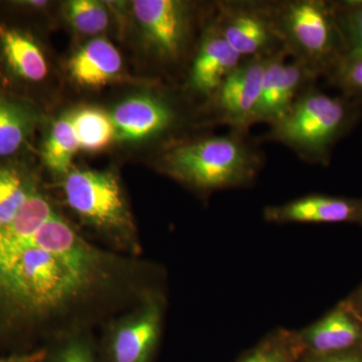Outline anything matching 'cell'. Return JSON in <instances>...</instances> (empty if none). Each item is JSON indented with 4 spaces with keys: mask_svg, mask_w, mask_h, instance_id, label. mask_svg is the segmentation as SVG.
Segmentation results:
<instances>
[{
    "mask_svg": "<svg viewBox=\"0 0 362 362\" xmlns=\"http://www.w3.org/2000/svg\"><path fill=\"white\" fill-rule=\"evenodd\" d=\"M169 177L202 195L252 187L265 156L250 131L230 130L169 147L158 162Z\"/></svg>",
    "mask_w": 362,
    "mask_h": 362,
    "instance_id": "6da1fadb",
    "label": "cell"
},
{
    "mask_svg": "<svg viewBox=\"0 0 362 362\" xmlns=\"http://www.w3.org/2000/svg\"><path fill=\"white\" fill-rule=\"evenodd\" d=\"M359 115L361 102L329 96L313 85L262 139L284 145L305 162L327 166L335 144L354 127Z\"/></svg>",
    "mask_w": 362,
    "mask_h": 362,
    "instance_id": "7a4b0ae2",
    "label": "cell"
},
{
    "mask_svg": "<svg viewBox=\"0 0 362 362\" xmlns=\"http://www.w3.org/2000/svg\"><path fill=\"white\" fill-rule=\"evenodd\" d=\"M62 188L66 206L103 240L105 247L119 254L141 257L137 228L115 173L71 169L64 176Z\"/></svg>",
    "mask_w": 362,
    "mask_h": 362,
    "instance_id": "3957f363",
    "label": "cell"
},
{
    "mask_svg": "<svg viewBox=\"0 0 362 362\" xmlns=\"http://www.w3.org/2000/svg\"><path fill=\"white\" fill-rule=\"evenodd\" d=\"M274 6L288 58L316 80L329 77L345 54L333 1L275 0Z\"/></svg>",
    "mask_w": 362,
    "mask_h": 362,
    "instance_id": "277c9868",
    "label": "cell"
},
{
    "mask_svg": "<svg viewBox=\"0 0 362 362\" xmlns=\"http://www.w3.org/2000/svg\"><path fill=\"white\" fill-rule=\"evenodd\" d=\"M164 287L156 288L135 304L102 324L97 337L100 362H153L165 319Z\"/></svg>",
    "mask_w": 362,
    "mask_h": 362,
    "instance_id": "5b68a950",
    "label": "cell"
},
{
    "mask_svg": "<svg viewBox=\"0 0 362 362\" xmlns=\"http://www.w3.org/2000/svg\"><path fill=\"white\" fill-rule=\"evenodd\" d=\"M213 18L243 59H268L286 52L274 1L223 0L214 4Z\"/></svg>",
    "mask_w": 362,
    "mask_h": 362,
    "instance_id": "8992f818",
    "label": "cell"
},
{
    "mask_svg": "<svg viewBox=\"0 0 362 362\" xmlns=\"http://www.w3.org/2000/svg\"><path fill=\"white\" fill-rule=\"evenodd\" d=\"M133 13L145 42L164 63H176L192 37L194 11L180 0H136Z\"/></svg>",
    "mask_w": 362,
    "mask_h": 362,
    "instance_id": "52a82bcc",
    "label": "cell"
},
{
    "mask_svg": "<svg viewBox=\"0 0 362 362\" xmlns=\"http://www.w3.org/2000/svg\"><path fill=\"white\" fill-rule=\"evenodd\" d=\"M269 59H244L226 78L206 103L213 124L250 131Z\"/></svg>",
    "mask_w": 362,
    "mask_h": 362,
    "instance_id": "ba28073f",
    "label": "cell"
},
{
    "mask_svg": "<svg viewBox=\"0 0 362 362\" xmlns=\"http://www.w3.org/2000/svg\"><path fill=\"white\" fill-rule=\"evenodd\" d=\"M288 59L286 52L269 59L252 114V125L266 123L271 126L278 122L300 95L315 85L316 78L299 63L293 59L288 62Z\"/></svg>",
    "mask_w": 362,
    "mask_h": 362,
    "instance_id": "9c48e42d",
    "label": "cell"
},
{
    "mask_svg": "<svg viewBox=\"0 0 362 362\" xmlns=\"http://www.w3.org/2000/svg\"><path fill=\"white\" fill-rule=\"evenodd\" d=\"M111 118L117 140L140 142L168 134L177 125L180 114L168 98L147 93L117 105Z\"/></svg>",
    "mask_w": 362,
    "mask_h": 362,
    "instance_id": "30bf717a",
    "label": "cell"
},
{
    "mask_svg": "<svg viewBox=\"0 0 362 362\" xmlns=\"http://www.w3.org/2000/svg\"><path fill=\"white\" fill-rule=\"evenodd\" d=\"M243 59L223 37L211 14L204 26L201 40L190 63L187 83L188 90L204 99L206 104Z\"/></svg>",
    "mask_w": 362,
    "mask_h": 362,
    "instance_id": "8fae6325",
    "label": "cell"
},
{
    "mask_svg": "<svg viewBox=\"0 0 362 362\" xmlns=\"http://www.w3.org/2000/svg\"><path fill=\"white\" fill-rule=\"evenodd\" d=\"M267 223H354L362 226V197L308 194L264 209Z\"/></svg>",
    "mask_w": 362,
    "mask_h": 362,
    "instance_id": "7c38bea8",
    "label": "cell"
},
{
    "mask_svg": "<svg viewBox=\"0 0 362 362\" xmlns=\"http://www.w3.org/2000/svg\"><path fill=\"white\" fill-rule=\"evenodd\" d=\"M296 332L305 354L322 356L362 349V318L346 300Z\"/></svg>",
    "mask_w": 362,
    "mask_h": 362,
    "instance_id": "4fadbf2b",
    "label": "cell"
},
{
    "mask_svg": "<svg viewBox=\"0 0 362 362\" xmlns=\"http://www.w3.org/2000/svg\"><path fill=\"white\" fill-rule=\"evenodd\" d=\"M123 68L120 52L109 40L98 37L87 42L70 59L74 81L88 88L102 87L118 77Z\"/></svg>",
    "mask_w": 362,
    "mask_h": 362,
    "instance_id": "5bb4252c",
    "label": "cell"
},
{
    "mask_svg": "<svg viewBox=\"0 0 362 362\" xmlns=\"http://www.w3.org/2000/svg\"><path fill=\"white\" fill-rule=\"evenodd\" d=\"M7 63L20 77L40 82L47 75V65L37 45L18 30H4L0 35Z\"/></svg>",
    "mask_w": 362,
    "mask_h": 362,
    "instance_id": "9a60e30c",
    "label": "cell"
},
{
    "mask_svg": "<svg viewBox=\"0 0 362 362\" xmlns=\"http://www.w3.org/2000/svg\"><path fill=\"white\" fill-rule=\"evenodd\" d=\"M80 149L98 152L110 146L116 139L111 115L96 107H82L68 115Z\"/></svg>",
    "mask_w": 362,
    "mask_h": 362,
    "instance_id": "2e32d148",
    "label": "cell"
},
{
    "mask_svg": "<svg viewBox=\"0 0 362 362\" xmlns=\"http://www.w3.org/2000/svg\"><path fill=\"white\" fill-rule=\"evenodd\" d=\"M80 150L77 137L68 115L62 117L52 125L42 150L45 166L54 175L64 177L71 170V161Z\"/></svg>",
    "mask_w": 362,
    "mask_h": 362,
    "instance_id": "e0dca14e",
    "label": "cell"
},
{
    "mask_svg": "<svg viewBox=\"0 0 362 362\" xmlns=\"http://www.w3.org/2000/svg\"><path fill=\"white\" fill-rule=\"evenodd\" d=\"M304 349L296 330L272 331L238 362H300Z\"/></svg>",
    "mask_w": 362,
    "mask_h": 362,
    "instance_id": "ac0fdd59",
    "label": "cell"
},
{
    "mask_svg": "<svg viewBox=\"0 0 362 362\" xmlns=\"http://www.w3.org/2000/svg\"><path fill=\"white\" fill-rule=\"evenodd\" d=\"M45 362H100L93 330L66 333L45 345Z\"/></svg>",
    "mask_w": 362,
    "mask_h": 362,
    "instance_id": "d6986e66",
    "label": "cell"
},
{
    "mask_svg": "<svg viewBox=\"0 0 362 362\" xmlns=\"http://www.w3.org/2000/svg\"><path fill=\"white\" fill-rule=\"evenodd\" d=\"M65 16L70 25L82 35H98L109 25L108 11L95 0H71L66 2Z\"/></svg>",
    "mask_w": 362,
    "mask_h": 362,
    "instance_id": "ffe728a7",
    "label": "cell"
},
{
    "mask_svg": "<svg viewBox=\"0 0 362 362\" xmlns=\"http://www.w3.org/2000/svg\"><path fill=\"white\" fill-rule=\"evenodd\" d=\"M344 39V59L362 58V0L333 2Z\"/></svg>",
    "mask_w": 362,
    "mask_h": 362,
    "instance_id": "44dd1931",
    "label": "cell"
},
{
    "mask_svg": "<svg viewBox=\"0 0 362 362\" xmlns=\"http://www.w3.org/2000/svg\"><path fill=\"white\" fill-rule=\"evenodd\" d=\"M30 128V120L18 107L0 100V156L18 151Z\"/></svg>",
    "mask_w": 362,
    "mask_h": 362,
    "instance_id": "7402d4cb",
    "label": "cell"
},
{
    "mask_svg": "<svg viewBox=\"0 0 362 362\" xmlns=\"http://www.w3.org/2000/svg\"><path fill=\"white\" fill-rule=\"evenodd\" d=\"M328 80L341 90L343 97L354 101H362V58L344 59Z\"/></svg>",
    "mask_w": 362,
    "mask_h": 362,
    "instance_id": "603a6c76",
    "label": "cell"
},
{
    "mask_svg": "<svg viewBox=\"0 0 362 362\" xmlns=\"http://www.w3.org/2000/svg\"><path fill=\"white\" fill-rule=\"evenodd\" d=\"M300 362H362V349L334 354H304Z\"/></svg>",
    "mask_w": 362,
    "mask_h": 362,
    "instance_id": "cb8c5ba5",
    "label": "cell"
},
{
    "mask_svg": "<svg viewBox=\"0 0 362 362\" xmlns=\"http://www.w3.org/2000/svg\"><path fill=\"white\" fill-rule=\"evenodd\" d=\"M45 347H40V349L30 350V351L0 357V362H45Z\"/></svg>",
    "mask_w": 362,
    "mask_h": 362,
    "instance_id": "d4e9b609",
    "label": "cell"
},
{
    "mask_svg": "<svg viewBox=\"0 0 362 362\" xmlns=\"http://www.w3.org/2000/svg\"><path fill=\"white\" fill-rule=\"evenodd\" d=\"M345 300L349 302L350 306H351L352 308L354 309V311L362 318V285L359 286L356 291L352 293V294Z\"/></svg>",
    "mask_w": 362,
    "mask_h": 362,
    "instance_id": "484cf974",
    "label": "cell"
}]
</instances>
